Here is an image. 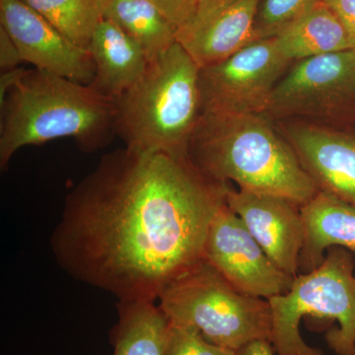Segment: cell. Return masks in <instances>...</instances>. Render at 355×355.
<instances>
[{
  "label": "cell",
  "instance_id": "obj_24",
  "mask_svg": "<svg viewBox=\"0 0 355 355\" xmlns=\"http://www.w3.org/2000/svg\"><path fill=\"white\" fill-rule=\"evenodd\" d=\"M355 40V0H322Z\"/></svg>",
  "mask_w": 355,
  "mask_h": 355
},
{
  "label": "cell",
  "instance_id": "obj_1",
  "mask_svg": "<svg viewBox=\"0 0 355 355\" xmlns=\"http://www.w3.org/2000/svg\"><path fill=\"white\" fill-rule=\"evenodd\" d=\"M228 188L189 158L118 149L67 193L51 251L69 277L118 302H156L203 260Z\"/></svg>",
  "mask_w": 355,
  "mask_h": 355
},
{
  "label": "cell",
  "instance_id": "obj_4",
  "mask_svg": "<svg viewBox=\"0 0 355 355\" xmlns=\"http://www.w3.org/2000/svg\"><path fill=\"white\" fill-rule=\"evenodd\" d=\"M200 67L179 42L149 60L146 71L116 100L114 130L125 147L188 158L202 114Z\"/></svg>",
  "mask_w": 355,
  "mask_h": 355
},
{
  "label": "cell",
  "instance_id": "obj_3",
  "mask_svg": "<svg viewBox=\"0 0 355 355\" xmlns=\"http://www.w3.org/2000/svg\"><path fill=\"white\" fill-rule=\"evenodd\" d=\"M0 110L2 171L22 147L70 137L84 153H93L116 137L114 100L90 85L44 70H27Z\"/></svg>",
  "mask_w": 355,
  "mask_h": 355
},
{
  "label": "cell",
  "instance_id": "obj_9",
  "mask_svg": "<svg viewBox=\"0 0 355 355\" xmlns=\"http://www.w3.org/2000/svg\"><path fill=\"white\" fill-rule=\"evenodd\" d=\"M203 260L242 293L266 300L286 293L295 279L268 258L227 203L210 223Z\"/></svg>",
  "mask_w": 355,
  "mask_h": 355
},
{
  "label": "cell",
  "instance_id": "obj_27",
  "mask_svg": "<svg viewBox=\"0 0 355 355\" xmlns=\"http://www.w3.org/2000/svg\"><path fill=\"white\" fill-rule=\"evenodd\" d=\"M272 343L270 340H259L247 343L236 352V355H273Z\"/></svg>",
  "mask_w": 355,
  "mask_h": 355
},
{
  "label": "cell",
  "instance_id": "obj_17",
  "mask_svg": "<svg viewBox=\"0 0 355 355\" xmlns=\"http://www.w3.org/2000/svg\"><path fill=\"white\" fill-rule=\"evenodd\" d=\"M113 355H165L171 322L154 301L118 302Z\"/></svg>",
  "mask_w": 355,
  "mask_h": 355
},
{
  "label": "cell",
  "instance_id": "obj_22",
  "mask_svg": "<svg viewBox=\"0 0 355 355\" xmlns=\"http://www.w3.org/2000/svg\"><path fill=\"white\" fill-rule=\"evenodd\" d=\"M176 28L178 35L186 31L195 20L200 0H149Z\"/></svg>",
  "mask_w": 355,
  "mask_h": 355
},
{
  "label": "cell",
  "instance_id": "obj_16",
  "mask_svg": "<svg viewBox=\"0 0 355 355\" xmlns=\"http://www.w3.org/2000/svg\"><path fill=\"white\" fill-rule=\"evenodd\" d=\"M273 38L279 53L291 64L355 49V40L323 1Z\"/></svg>",
  "mask_w": 355,
  "mask_h": 355
},
{
  "label": "cell",
  "instance_id": "obj_6",
  "mask_svg": "<svg viewBox=\"0 0 355 355\" xmlns=\"http://www.w3.org/2000/svg\"><path fill=\"white\" fill-rule=\"evenodd\" d=\"M158 301L172 324L193 327L219 347L237 352L254 340H272L268 301L242 293L205 260L166 287Z\"/></svg>",
  "mask_w": 355,
  "mask_h": 355
},
{
  "label": "cell",
  "instance_id": "obj_2",
  "mask_svg": "<svg viewBox=\"0 0 355 355\" xmlns=\"http://www.w3.org/2000/svg\"><path fill=\"white\" fill-rule=\"evenodd\" d=\"M191 164L216 183L303 205L319 191L293 149L263 114L202 113L188 149Z\"/></svg>",
  "mask_w": 355,
  "mask_h": 355
},
{
  "label": "cell",
  "instance_id": "obj_10",
  "mask_svg": "<svg viewBox=\"0 0 355 355\" xmlns=\"http://www.w3.org/2000/svg\"><path fill=\"white\" fill-rule=\"evenodd\" d=\"M318 190L355 207V128L272 121Z\"/></svg>",
  "mask_w": 355,
  "mask_h": 355
},
{
  "label": "cell",
  "instance_id": "obj_25",
  "mask_svg": "<svg viewBox=\"0 0 355 355\" xmlns=\"http://www.w3.org/2000/svg\"><path fill=\"white\" fill-rule=\"evenodd\" d=\"M20 51L6 30L0 27V69H12L22 64Z\"/></svg>",
  "mask_w": 355,
  "mask_h": 355
},
{
  "label": "cell",
  "instance_id": "obj_13",
  "mask_svg": "<svg viewBox=\"0 0 355 355\" xmlns=\"http://www.w3.org/2000/svg\"><path fill=\"white\" fill-rule=\"evenodd\" d=\"M88 51L95 64L94 79L89 85L114 101L135 85L148 64L141 46L104 18L96 27Z\"/></svg>",
  "mask_w": 355,
  "mask_h": 355
},
{
  "label": "cell",
  "instance_id": "obj_21",
  "mask_svg": "<svg viewBox=\"0 0 355 355\" xmlns=\"http://www.w3.org/2000/svg\"><path fill=\"white\" fill-rule=\"evenodd\" d=\"M165 355H236V352L209 342L193 327L171 323Z\"/></svg>",
  "mask_w": 355,
  "mask_h": 355
},
{
  "label": "cell",
  "instance_id": "obj_23",
  "mask_svg": "<svg viewBox=\"0 0 355 355\" xmlns=\"http://www.w3.org/2000/svg\"><path fill=\"white\" fill-rule=\"evenodd\" d=\"M234 1V0H200V6H198V13L196 15L195 20L193 21L190 27L178 35L177 42L189 36L191 33L197 31L200 27H202L205 23L209 22L214 15H216L221 9L227 6L229 3Z\"/></svg>",
  "mask_w": 355,
  "mask_h": 355
},
{
  "label": "cell",
  "instance_id": "obj_19",
  "mask_svg": "<svg viewBox=\"0 0 355 355\" xmlns=\"http://www.w3.org/2000/svg\"><path fill=\"white\" fill-rule=\"evenodd\" d=\"M58 31L80 48L89 50L102 20L99 0H23Z\"/></svg>",
  "mask_w": 355,
  "mask_h": 355
},
{
  "label": "cell",
  "instance_id": "obj_8",
  "mask_svg": "<svg viewBox=\"0 0 355 355\" xmlns=\"http://www.w3.org/2000/svg\"><path fill=\"white\" fill-rule=\"evenodd\" d=\"M291 64L279 53L275 38H268L202 67V113L265 114L275 86Z\"/></svg>",
  "mask_w": 355,
  "mask_h": 355
},
{
  "label": "cell",
  "instance_id": "obj_7",
  "mask_svg": "<svg viewBox=\"0 0 355 355\" xmlns=\"http://www.w3.org/2000/svg\"><path fill=\"white\" fill-rule=\"evenodd\" d=\"M263 116L355 128V49L293 62Z\"/></svg>",
  "mask_w": 355,
  "mask_h": 355
},
{
  "label": "cell",
  "instance_id": "obj_14",
  "mask_svg": "<svg viewBox=\"0 0 355 355\" xmlns=\"http://www.w3.org/2000/svg\"><path fill=\"white\" fill-rule=\"evenodd\" d=\"M304 241L299 270L312 272L321 266L331 247L347 250L355 259V207L319 191L301 205Z\"/></svg>",
  "mask_w": 355,
  "mask_h": 355
},
{
  "label": "cell",
  "instance_id": "obj_26",
  "mask_svg": "<svg viewBox=\"0 0 355 355\" xmlns=\"http://www.w3.org/2000/svg\"><path fill=\"white\" fill-rule=\"evenodd\" d=\"M26 72H27V69H19V67L2 70L1 76H0V103L3 101L7 93L24 76Z\"/></svg>",
  "mask_w": 355,
  "mask_h": 355
},
{
  "label": "cell",
  "instance_id": "obj_18",
  "mask_svg": "<svg viewBox=\"0 0 355 355\" xmlns=\"http://www.w3.org/2000/svg\"><path fill=\"white\" fill-rule=\"evenodd\" d=\"M102 17L112 21L153 60L177 43V30L149 0H99Z\"/></svg>",
  "mask_w": 355,
  "mask_h": 355
},
{
  "label": "cell",
  "instance_id": "obj_5",
  "mask_svg": "<svg viewBox=\"0 0 355 355\" xmlns=\"http://www.w3.org/2000/svg\"><path fill=\"white\" fill-rule=\"evenodd\" d=\"M355 259L342 247L327 251L321 266L299 273L291 289L268 299L272 310V342L277 355H323L310 347L299 331L303 317L336 321L338 328L326 335L340 355L355 352Z\"/></svg>",
  "mask_w": 355,
  "mask_h": 355
},
{
  "label": "cell",
  "instance_id": "obj_11",
  "mask_svg": "<svg viewBox=\"0 0 355 355\" xmlns=\"http://www.w3.org/2000/svg\"><path fill=\"white\" fill-rule=\"evenodd\" d=\"M0 27L17 46L23 62L85 85L94 79L89 51L67 39L23 0H0Z\"/></svg>",
  "mask_w": 355,
  "mask_h": 355
},
{
  "label": "cell",
  "instance_id": "obj_15",
  "mask_svg": "<svg viewBox=\"0 0 355 355\" xmlns=\"http://www.w3.org/2000/svg\"><path fill=\"white\" fill-rule=\"evenodd\" d=\"M261 0H234L197 31L180 40L200 69L217 64L257 41Z\"/></svg>",
  "mask_w": 355,
  "mask_h": 355
},
{
  "label": "cell",
  "instance_id": "obj_28",
  "mask_svg": "<svg viewBox=\"0 0 355 355\" xmlns=\"http://www.w3.org/2000/svg\"><path fill=\"white\" fill-rule=\"evenodd\" d=\"M352 355H355V352H354V354H352Z\"/></svg>",
  "mask_w": 355,
  "mask_h": 355
},
{
  "label": "cell",
  "instance_id": "obj_20",
  "mask_svg": "<svg viewBox=\"0 0 355 355\" xmlns=\"http://www.w3.org/2000/svg\"><path fill=\"white\" fill-rule=\"evenodd\" d=\"M322 0H261L256 20L257 39L277 36Z\"/></svg>",
  "mask_w": 355,
  "mask_h": 355
},
{
  "label": "cell",
  "instance_id": "obj_12",
  "mask_svg": "<svg viewBox=\"0 0 355 355\" xmlns=\"http://www.w3.org/2000/svg\"><path fill=\"white\" fill-rule=\"evenodd\" d=\"M226 203L268 258L287 275L297 277L304 241L300 205L286 198L234 190L230 186Z\"/></svg>",
  "mask_w": 355,
  "mask_h": 355
}]
</instances>
